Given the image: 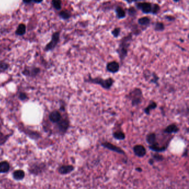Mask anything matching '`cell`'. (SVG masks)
<instances>
[{
    "label": "cell",
    "mask_w": 189,
    "mask_h": 189,
    "mask_svg": "<svg viewBox=\"0 0 189 189\" xmlns=\"http://www.w3.org/2000/svg\"><path fill=\"white\" fill-rule=\"evenodd\" d=\"M133 151L134 154L139 157V158H143L147 154V150L142 145H136L133 147Z\"/></svg>",
    "instance_id": "cell-12"
},
{
    "label": "cell",
    "mask_w": 189,
    "mask_h": 189,
    "mask_svg": "<svg viewBox=\"0 0 189 189\" xmlns=\"http://www.w3.org/2000/svg\"><path fill=\"white\" fill-rule=\"evenodd\" d=\"M115 13L118 18L122 19L125 17L126 16V12L124 9L120 6H118L115 9Z\"/></svg>",
    "instance_id": "cell-20"
},
{
    "label": "cell",
    "mask_w": 189,
    "mask_h": 189,
    "mask_svg": "<svg viewBox=\"0 0 189 189\" xmlns=\"http://www.w3.org/2000/svg\"><path fill=\"white\" fill-rule=\"evenodd\" d=\"M149 164L150 165H153V164H154V159H150L149 160Z\"/></svg>",
    "instance_id": "cell-36"
},
{
    "label": "cell",
    "mask_w": 189,
    "mask_h": 189,
    "mask_svg": "<svg viewBox=\"0 0 189 189\" xmlns=\"http://www.w3.org/2000/svg\"><path fill=\"white\" fill-rule=\"evenodd\" d=\"M157 107V104L155 102H153L151 103H150L149 105L144 109V112L147 115H149L150 111L151 109H155Z\"/></svg>",
    "instance_id": "cell-27"
},
{
    "label": "cell",
    "mask_w": 189,
    "mask_h": 189,
    "mask_svg": "<svg viewBox=\"0 0 189 189\" xmlns=\"http://www.w3.org/2000/svg\"><path fill=\"white\" fill-rule=\"evenodd\" d=\"M41 70L39 67H27L22 70V74L24 76L35 78L38 76Z\"/></svg>",
    "instance_id": "cell-6"
},
{
    "label": "cell",
    "mask_w": 189,
    "mask_h": 189,
    "mask_svg": "<svg viewBox=\"0 0 189 189\" xmlns=\"http://www.w3.org/2000/svg\"><path fill=\"white\" fill-rule=\"evenodd\" d=\"M74 167L72 165H62L58 168V173L60 175H67L74 170Z\"/></svg>",
    "instance_id": "cell-11"
},
{
    "label": "cell",
    "mask_w": 189,
    "mask_h": 189,
    "mask_svg": "<svg viewBox=\"0 0 189 189\" xmlns=\"http://www.w3.org/2000/svg\"><path fill=\"white\" fill-rule=\"evenodd\" d=\"M86 82L92 83L94 84H98L100 85L102 88L105 89H109L112 86L114 80L112 78H108L107 79H103L100 78H92L90 77L88 79L85 80Z\"/></svg>",
    "instance_id": "cell-2"
},
{
    "label": "cell",
    "mask_w": 189,
    "mask_h": 189,
    "mask_svg": "<svg viewBox=\"0 0 189 189\" xmlns=\"http://www.w3.org/2000/svg\"><path fill=\"white\" fill-rule=\"evenodd\" d=\"M47 167L44 163H32L29 165V171L31 174L40 175L45 172Z\"/></svg>",
    "instance_id": "cell-3"
},
{
    "label": "cell",
    "mask_w": 189,
    "mask_h": 189,
    "mask_svg": "<svg viewBox=\"0 0 189 189\" xmlns=\"http://www.w3.org/2000/svg\"><path fill=\"white\" fill-rule=\"evenodd\" d=\"M128 14L130 16H131V17L135 16L137 14V10L134 7H131L128 10Z\"/></svg>",
    "instance_id": "cell-32"
},
{
    "label": "cell",
    "mask_w": 189,
    "mask_h": 189,
    "mask_svg": "<svg viewBox=\"0 0 189 189\" xmlns=\"http://www.w3.org/2000/svg\"><path fill=\"white\" fill-rule=\"evenodd\" d=\"M120 33V28L119 27L118 28H115V29L113 30L112 32H111L112 35L115 38L118 37L119 36Z\"/></svg>",
    "instance_id": "cell-33"
},
{
    "label": "cell",
    "mask_w": 189,
    "mask_h": 189,
    "mask_svg": "<svg viewBox=\"0 0 189 189\" xmlns=\"http://www.w3.org/2000/svg\"><path fill=\"white\" fill-rule=\"evenodd\" d=\"M11 166L10 163L7 160L0 161V174H6L9 172Z\"/></svg>",
    "instance_id": "cell-15"
},
{
    "label": "cell",
    "mask_w": 189,
    "mask_h": 189,
    "mask_svg": "<svg viewBox=\"0 0 189 189\" xmlns=\"http://www.w3.org/2000/svg\"><path fill=\"white\" fill-rule=\"evenodd\" d=\"M60 39V32H56L52 34V38L50 42L46 45L44 48V51L48 52L52 51L57 45Z\"/></svg>",
    "instance_id": "cell-4"
},
{
    "label": "cell",
    "mask_w": 189,
    "mask_h": 189,
    "mask_svg": "<svg viewBox=\"0 0 189 189\" xmlns=\"http://www.w3.org/2000/svg\"><path fill=\"white\" fill-rule=\"evenodd\" d=\"M59 16L63 20H68L71 17V13L67 11H62L59 13Z\"/></svg>",
    "instance_id": "cell-25"
},
{
    "label": "cell",
    "mask_w": 189,
    "mask_h": 189,
    "mask_svg": "<svg viewBox=\"0 0 189 189\" xmlns=\"http://www.w3.org/2000/svg\"><path fill=\"white\" fill-rule=\"evenodd\" d=\"M113 137L115 139L119 140H122L125 138V135L124 132L122 131H117L113 133Z\"/></svg>",
    "instance_id": "cell-22"
},
{
    "label": "cell",
    "mask_w": 189,
    "mask_h": 189,
    "mask_svg": "<svg viewBox=\"0 0 189 189\" xmlns=\"http://www.w3.org/2000/svg\"><path fill=\"white\" fill-rule=\"evenodd\" d=\"M18 97H19V99L21 100V101H26V100L29 99V97H28L27 94L25 92H21L19 93Z\"/></svg>",
    "instance_id": "cell-29"
},
{
    "label": "cell",
    "mask_w": 189,
    "mask_h": 189,
    "mask_svg": "<svg viewBox=\"0 0 189 189\" xmlns=\"http://www.w3.org/2000/svg\"><path fill=\"white\" fill-rule=\"evenodd\" d=\"M165 29V26L163 23L160 22H157L154 26V30L156 31H163Z\"/></svg>",
    "instance_id": "cell-28"
},
{
    "label": "cell",
    "mask_w": 189,
    "mask_h": 189,
    "mask_svg": "<svg viewBox=\"0 0 189 189\" xmlns=\"http://www.w3.org/2000/svg\"><path fill=\"white\" fill-rule=\"evenodd\" d=\"M146 140L147 143L150 145H152L157 142V137L156 134L154 133H151L147 135Z\"/></svg>",
    "instance_id": "cell-21"
},
{
    "label": "cell",
    "mask_w": 189,
    "mask_h": 189,
    "mask_svg": "<svg viewBox=\"0 0 189 189\" xmlns=\"http://www.w3.org/2000/svg\"><path fill=\"white\" fill-rule=\"evenodd\" d=\"M48 117L52 123L56 124L58 123L62 119V115L58 110L52 111L51 112H50Z\"/></svg>",
    "instance_id": "cell-10"
},
{
    "label": "cell",
    "mask_w": 189,
    "mask_h": 189,
    "mask_svg": "<svg viewBox=\"0 0 189 189\" xmlns=\"http://www.w3.org/2000/svg\"><path fill=\"white\" fill-rule=\"evenodd\" d=\"M135 6L138 9L141 10L143 13H151L153 5L150 2H139L135 4Z\"/></svg>",
    "instance_id": "cell-8"
},
{
    "label": "cell",
    "mask_w": 189,
    "mask_h": 189,
    "mask_svg": "<svg viewBox=\"0 0 189 189\" xmlns=\"http://www.w3.org/2000/svg\"><path fill=\"white\" fill-rule=\"evenodd\" d=\"M12 136V133L5 134L0 130V146H3Z\"/></svg>",
    "instance_id": "cell-18"
},
{
    "label": "cell",
    "mask_w": 189,
    "mask_h": 189,
    "mask_svg": "<svg viewBox=\"0 0 189 189\" xmlns=\"http://www.w3.org/2000/svg\"><path fill=\"white\" fill-rule=\"evenodd\" d=\"M52 5L53 7L57 10H60L62 9V1L61 0H52Z\"/></svg>",
    "instance_id": "cell-26"
},
{
    "label": "cell",
    "mask_w": 189,
    "mask_h": 189,
    "mask_svg": "<svg viewBox=\"0 0 189 189\" xmlns=\"http://www.w3.org/2000/svg\"><path fill=\"white\" fill-rule=\"evenodd\" d=\"M58 131L61 134H65L70 127V121L67 118L62 119L58 123H57Z\"/></svg>",
    "instance_id": "cell-7"
},
{
    "label": "cell",
    "mask_w": 189,
    "mask_h": 189,
    "mask_svg": "<svg viewBox=\"0 0 189 189\" xmlns=\"http://www.w3.org/2000/svg\"><path fill=\"white\" fill-rule=\"evenodd\" d=\"M23 2L26 4H29L33 2V0H23Z\"/></svg>",
    "instance_id": "cell-35"
},
{
    "label": "cell",
    "mask_w": 189,
    "mask_h": 189,
    "mask_svg": "<svg viewBox=\"0 0 189 189\" xmlns=\"http://www.w3.org/2000/svg\"><path fill=\"white\" fill-rule=\"evenodd\" d=\"M43 0H33V2L36 3H41Z\"/></svg>",
    "instance_id": "cell-37"
},
{
    "label": "cell",
    "mask_w": 189,
    "mask_h": 189,
    "mask_svg": "<svg viewBox=\"0 0 189 189\" xmlns=\"http://www.w3.org/2000/svg\"><path fill=\"white\" fill-rule=\"evenodd\" d=\"M165 18L166 20H168L169 21H170V22H172V21H174V20H175V18L173 16H166Z\"/></svg>",
    "instance_id": "cell-34"
},
{
    "label": "cell",
    "mask_w": 189,
    "mask_h": 189,
    "mask_svg": "<svg viewBox=\"0 0 189 189\" xmlns=\"http://www.w3.org/2000/svg\"><path fill=\"white\" fill-rule=\"evenodd\" d=\"M135 170H136V171H137L138 172H139V173L142 172V171H143V169H141V168H140V167H138V168H137L135 169Z\"/></svg>",
    "instance_id": "cell-38"
},
{
    "label": "cell",
    "mask_w": 189,
    "mask_h": 189,
    "mask_svg": "<svg viewBox=\"0 0 189 189\" xmlns=\"http://www.w3.org/2000/svg\"><path fill=\"white\" fill-rule=\"evenodd\" d=\"M127 2H128L129 3H130L131 2H134V1H139V0H125Z\"/></svg>",
    "instance_id": "cell-40"
},
{
    "label": "cell",
    "mask_w": 189,
    "mask_h": 189,
    "mask_svg": "<svg viewBox=\"0 0 189 189\" xmlns=\"http://www.w3.org/2000/svg\"><path fill=\"white\" fill-rule=\"evenodd\" d=\"M182 156H183V157H186V156H188V150H187V149H186V152H185V153L184 152V153H183Z\"/></svg>",
    "instance_id": "cell-39"
},
{
    "label": "cell",
    "mask_w": 189,
    "mask_h": 189,
    "mask_svg": "<svg viewBox=\"0 0 189 189\" xmlns=\"http://www.w3.org/2000/svg\"><path fill=\"white\" fill-rule=\"evenodd\" d=\"M133 106H137L142 101V91L139 89H135L129 94Z\"/></svg>",
    "instance_id": "cell-5"
},
{
    "label": "cell",
    "mask_w": 189,
    "mask_h": 189,
    "mask_svg": "<svg viewBox=\"0 0 189 189\" xmlns=\"http://www.w3.org/2000/svg\"><path fill=\"white\" fill-rule=\"evenodd\" d=\"M10 68V64L4 61H0V73L4 72L8 70Z\"/></svg>",
    "instance_id": "cell-24"
},
{
    "label": "cell",
    "mask_w": 189,
    "mask_h": 189,
    "mask_svg": "<svg viewBox=\"0 0 189 189\" xmlns=\"http://www.w3.org/2000/svg\"><path fill=\"white\" fill-rule=\"evenodd\" d=\"M101 145L104 148L109 149V150H111V151L116 152V153H119V154H123V155L125 154L124 151L123 149H121L120 147H118L116 146L115 145H114V144H113L112 143H109V142H103V143H102L101 144Z\"/></svg>",
    "instance_id": "cell-9"
},
{
    "label": "cell",
    "mask_w": 189,
    "mask_h": 189,
    "mask_svg": "<svg viewBox=\"0 0 189 189\" xmlns=\"http://www.w3.org/2000/svg\"><path fill=\"white\" fill-rule=\"evenodd\" d=\"M138 23L140 26H147L150 23V20L148 17H143L138 20Z\"/></svg>",
    "instance_id": "cell-23"
},
{
    "label": "cell",
    "mask_w": 189,
    "mask_h": 189,
    "mask_svg": "<svg viewBox=\"0 0 189 189\" xmlns=\"http://www.w3.org/2000/svg\"><path fill=\"white\" fill-rule=\"evenodd\" d=\"M149 148L150 150H151L153 151H155L157 153H160V152H163V151H165L168 148V146L160 147L159 143L157 142L149 146Z\"/></svg>",
    "instance_id": "cell-16"
},
{
    "label": "cell",
    "mask_w": 189,
    "mask_h": 189,
    "mask_svg": "<svg viewBox=\"0 0 189 189\" xmlns=\"http://www.w3.org/2000/svg\"><path fill=\"white\" fill-rule=\"evenodd\" d=\"M131 38L132 35L130 34L129 35L125 37L121 40L119 48L117 50L121 61L124 60L128 54V50L129 47Z\"/></svg>",
    "instance_id": "cell-1"
},
{
    "label": "cell",
    "mask_w": 189,
    "mask_h": 189,
    "mask_svg": "<svg viewBox=\"0 0 189 189\" xmlns=\"http://www.w3.org/2000/svg\"><path fill=\"white\" fill-rule=\"evenodd\" d=\"M174 2H179L180 1V0H173Z\"/></svg>",
    "instance_id": "cell-41"
},
{
    "label": "cell",
    "mask_w": 189,
    "mask_h": 189,
    "mask_svg": "<svg viewBox=\"0 0 189 189\" xmlns=\"http://www.w3.org/2000/svg\"><path fill=\"white\" fill-rule=\"evenodd\" d=\"M107 69L110 72L116 73L119 70V64L117 61H111L108 63L107 65Z\"/></svg>",
    "instance_id": "cell-14"
},
{
    "label": "cell",
    "mask_w": 189,
    "mask_h": 189,
    "mask_svg": "<svg viewBox=\"0 0 189 189\" xmlns=\"http://www.w3.org/2000/svg\"><path fill=\"white\" fill-rule=\"evenodd\" d=\"M26 174L24 170L19 169L16 170L12 173V178L16 181H21L25 179Z\"/></svg>",
    "instance_id": "cell-13"
},
{
    "label": "cell",
    "mask_w": 189,
    "mask_h": 189,
    "mask_svg": "<svg viewBox=\"0 0 189 189\" xmlns=\"http://www.w3.org/2000/svg\"><path fill=\"white\" fill-rule=\"evenodd\" d=\"M160 9L159 6L158 4H154L153 5V7H152V11H151V13L154 14H157Z\"/></svg>",
    "instance_id": "cell-31"
},
{
    "label": "cell",
    "mask_w": 189,
    "mask_h": 189,
    "mask_svg": "<svg viewBox=\"0 0 189 189\" xmlns=\"http://www.w3.org/2000/svg\"><path fill=\"white\" fill-rule=\"evenodd\" d=\"M179 131V128L175 124H171L169 125L166 128L164 129V132L168 134L176 133Z\"/></svg>",
    "instance_id": "cell-17"
},
{
    "label": "cell",
    "mask_w": 189,
    "mask_h": 189,
    "mask_svg": "<svg viewBox=\"0 0 189 189\" xmlns=\"http://www.w3.org/2000/svg\"><path fill=\"white\" fill-rule=\"evenodd\" d=\"M152 156H153V159L157 161H162L164 160L163 156L158 153L154 154L152 155Z\"/></svg>",
    "instance_id": "cell-30"
},
{
    "label": "cell",
    "mask_w": 189,
    "mask_h": 189,
    "mask_svg": "<svg viewBox=\"0 0 189 189\" xmlns=\"http://www.w3.org/2000/svg\"><path fill=\"white\" fill-rule=\"evenodd\" d=\"M26 32V26L25 24L21 23L20 24L15 32V34L17 36H23Z\"/></svg>",
    "instance_id": "cell-19"
}]
</instances>
